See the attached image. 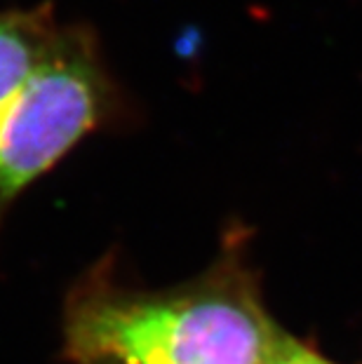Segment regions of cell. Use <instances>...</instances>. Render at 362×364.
Wrapping results in <instances>:
<instances>
[{"label":"cell","instance_id":"6da1fadb","mask_svg":"<svg viewBox=\"0 0 362 364\" xmlns=\"http://www.w3.org/2000/svg\"><path fill=\"white\" fill-rule=\"evenodd\" d=\"M282 338L233 268L160 291L127 289L97 268L64 306L75 364H266Z\"/></svg>","mask_w":362,"mask_h":364},{"label":"cell","instance_id":"7a4b0ae2","mask_svg":"<svg viewBox=\"0 0 362 364\" xmlns=\"http://www.w3.org/2000/svg\"><path fill=\"white\" fill-rule=\"evenodd\" d=\"M113 85L87 31L61 28L50 59L0 115V223L38 176L106 120Z\"/></svg>","mask_w":362,"mask_h":364},{"label":"cell","instance_id":"3957f363","mask_svg":"<svg viewBox=\"0 0 362 364\" xmlns=\"http://www.w3.org/2000/svg\"><path fill=\"white\" fill-rule=\"evenodd\" d=\"M59 36L48 7L0 12V115L50 59Z\"/></svg>","mask_w":362,"mask_h":364},{"label":"cell","instance_id":"277c9868","mask_svg":"<svg viewBox=\"0 0 362 364\" xmlns=\"http://www.w3.org/2000/svg\"><path fill=\"white\" fill-rule=\"evenodd\" d=\"M266 364H332V362H327L325 358L315 355L311 348L297 343L294 338L284 334V338L278 343L275 353L268 358Z\"/></svg>","mask_w":362,"mask_h":364}]
</instances>
